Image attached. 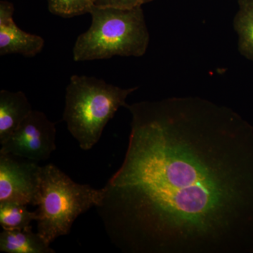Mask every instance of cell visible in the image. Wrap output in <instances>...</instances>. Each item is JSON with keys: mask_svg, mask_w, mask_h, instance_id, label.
I'll return each mask as SVG.
<instances>
[{"mask_svg": "<svg viewBox=\"0 0 253 253\" xmlns=\"http://www.w3.org/2000/svg\"><path fill=\"white\" fill-rule=\"evenodd\" d=\"M124 161L97 207L130 253H253V126L194 96L126 104Z\"/></svg>", "mask_w": 253, "mask_h": 253, "instance_id": "obj_1", "label": "cell"}, {"mask_svg": "<svg viewBox=\"0 0 253 253\" xmlns=\"http://www.w3.org/2000/svg\"><path fill=\"white\" fill-rule=\"evenodd\" d=\"M90 27L80 35L73 47V60L140 57L146 54L150 35L142 8L131 9L93 6Z\"/></svg>", "mask_w": 253, "mask_h": 253, "instance_id": "obj_2", "label": "cell"}, {"mask_svg": "<svg viewBox=\"0 0 253 253\" xmlns=\"http://www.w3.org/2000/svg\"><path fill=\"white\" fill-rule=\"evenodd\" d=\"M138 86L123 89L95 77L74 75L66 89L63 119L81 149L97 144L105 126Z\"/></svg>", "mask_w": 253, "mask_h": 253, "instance_id": "obj_3", "label": "cell"}, {"mask_svg": "<svg viewBox=\"0 0 253 253\" xmlns=\"http://www.w3.org/2000/svg\"><path fill=\"white\" fill-rule=\"evenodd\" d=\"M104 194V187L78 184L54 165L42 166L36 196L38 232L49 245L67 235L78 216L99 207Z\"/></svg>", "mask_w": 253, "mask_h": 253, "instance_id": "obj_4", "label": "cell"}, {"mask_svg": "<svg viewBox=\"0 0 253 253\" xmlns=\"http://www.w3.org/2000/svg\"><path fill=\"white\" fill-rule=\"evenodd\" d=\"M56 126L44 113L33 110L17 129L1 145L0 154L40 162L56 149Z\"/></svg>", "mask_w": 253, "mask_h": 253, "instance_id": "obj_5", "label": "cell"}, {"mask_svg": "<svg viewBox=\"0 0 253 253\" xmlns=\"http://www.w3.org/2000/svg\"><path fill=\"white\" fill-rule=\"evenodd\" d=\"M0 154V202L36 206L42 166L35 161Z\"/></svg>", "mask_w": 253, "mask_h": 253, "instance_id": "obj_6", "label": "cell"}, {"mask_svg": "<svg viewBox=\"0 0 253 253\" xmlns=\"http://www.w3.org/2000/svg\"><path fill=\"white\" fill-rule=\"evenodd\" d=\"M14 6L7 1H0V56L18 54L34 57L42 50L44 40L30 34L16 26Z\"/></svg>", "mask_w": 253, "mask_h": 253, "instance_id": "obj_7", "label": "cell"}, {"mask_svg": "<svg viewBox=\"0 0 253 253\" xmlns=\"http://www.w3.org/2000/svg\"><path fill=\"white\" fill-rule=\"evenodd\" d=\"M32 111L23 91H0V144L9 139Z\"/></svg>", "mask_w": 253, "mask_h": 253, "instance_id": "obj_8", "label": "cell"}, {"mask_svg": "<svg viewBox=\"0 0 253 253\" xmlns=\"http://www.w3.org/2000/svg\"><path fill=\"white\" fill-rule=\"evenodd\" d=\"M0 251L7 253H55L54 249L32 226L23 229L3 230L0 234Z\"/></svg>", "mask_w": 253, "mask_h": 253, "instance_id": "obj_9", "label": "cell"}, {"mask_svg": "<svg viewBox=\"0 0 253 253\" xmlns=\"http://www.w3.org/2000/svg\"><path fill=\"white\" fill-rule=\"evenodd\" d=\"M238 3L239 10L234 18L238 48L240 54L253 63V0H238Z\"/></svg>", "mask_w": 253, "mask_h": 253, "instance_id": "obj_10", "label": "cell"}, {"mask_svg": "<svg viewBox=\"0 0 253 253\" xmlns=\"http://www.w3.org/2000/svg\"><path fill=\"white\" fill-rule=\"evenodd\" d=\"M36 219V211L31 212L26 205L10 201L0 202V225L3 230L26 229Z\"/></svg>", "mask_w": 253, "mask_h": 253, "instance_id": "obj_11", "label": "cell"}, {"mask_svg": "<svg viewBox=\"0 0 253 253\" xmlns=\"http://www.w3.org/2000/svg\"><path fill=\"white\" fill-rule=\"evenodd\" d=\"M48 9L52 14L72 18L90 12L93 0H47Z\"/></svg>", "mask_w": 253, "mask_h": 253, "instance_id": "obj_12", "label": "cell"}, {"mask_svg": "<svg viewBox=\"0 0 253 253\" xmlns=\"http://www.w3.org/2000/svg\"><path fill=\"white\" fill-rule=\"evenodd\" d=\"M154 0H93L94 6L98 7L116 8V9H131L141 7Z\"/></svg>", "mask_w": 253, "mask_h": 253, "instance_id": "obj_13", "label": "cell"}]
</instances>
